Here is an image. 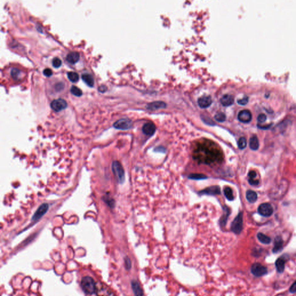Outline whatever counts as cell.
Returning <instances> with one entry per match:
<instances>
[{"mask_svg":"<svg viewBox=\"0 0 296 296\" xmlns=\"http://www.w3.org/2000/svg\"><path fill=\"white\" fill-rule=\"evenodd\" d=\"M194 156L200 163L208 164L220 161L223 158L221 151L210 141L198 143L194 152Z\"/></svg>","mask_w":296,"mask_h":296,"instance_id":"obj_1","label":"cell"},{"mask_svg":"<svg viewBox=\"0 0 296 296\" xmlns=\"http://www.w3.org/2000/svg\"><path fill=\"white\" fill-rule=\"evenodd\" d=\"M81 285L83 292L87 294L92 295L96 292L97 285L92 277L86 276L81 280Z\"/></svg>","mask_w":296,"mask_h":296,"instance_id":"obj_2","label":"cell"},{"mask_svg":"<svg viewBox=\"0 0 296 296\" xmlns=\"http://www.w3.org/2000/svg\"><path fill=\"white\" fill-rule=\"evenodd\" d=\"M288 183L286 181L285 182H283V181L281 182L277 185L275 189L274 190L272 189V191L270 194L271 197L274 199H279L281 197H283L288 190Z\"/></svg>","mask_w":296,"mask_h":296,"instance_id":"obj_3","label":"cell"},{"mask_svg":"<svg viewBox=\"0 0 296 296\" xmlns=\"http://www.w3.org/2000/svg\"><path fill=\"white\" fill-rule=\"evenodd\" d=\"M243 228V215L242 212H239L232 222L231 229L232 232L236 234H239L242 232Z\"/></svg>","mask_w":296,"mask_h":296,"instance_id":"obj_4","label":"cell"},{"mask_svg":"<svg viewBox=\"0 0 296 296\" xmlns=\"http://www.w3.org/2000/svg\"><path fill=\"white\" fill-rule=\"evenodd\" d=\"M112 171L119 183H122L125 181V171L121 164L118 161L112 163Z\"/></svg>","mask_w":296,"mask_h":296,"instance_id":"obj_5","label":"cell"},{"mask_svg":"<svg viewBox=\"0 0 296 296\" xmlns=\"http://www.w3.org/2000/svg\"><path fill=\"white\" fill-rule=\"evenodd\" d=\"M251 272L252 274L256 276V277H261L267 274L268 272L267 269L264 265L260 263H254L251 267Z\"/></svg>","mask_w":296,"mask_h":296,"instance_id":"obj_6","label":"cell"},{"mask_svg":"<svg viewBox=\"0 0 296 296\" xmlns=\"http://www.w3.org/2000/svg\"><path fill=\"white\" fill-rule=\"evenodd\" d=\"M257 210L259 214L264 217L270 216L274 212L273 208L269 203L261 204L258 207Z\"/></svg>","mask_w":296,"mask_h":296,"instance_id":"obj_7","label":"cell"},{"mask_svg":"<svg viewBox=\"0 0 296 296\" xmlns=\"http://www.w3.org/2000/svg\"><path fill=\"white\" fill-rule=\"evenodd\" d=\"M132 123L131 120L129 119H121L117 121H116L114 125V128L122 130H126L131 129L132 127Z\"/></svg>","mask_w":296,"mask_h":296,"instance_id":"obj_8","label":"cell"},{"mask_svg":"<svg viewBox=\"0 0 296 296\" xmlns=\"http://www.w3.org/2000/svg\"><path fill=\"white\" fill-rule=\"evenodd\" d=\"M67 107V103L64 99L59 98L54 100L50 103V107L56 112L64 110Z\"/></svg>","mask_w":296,"mask_h":296,"instance_id":"obj_9","label":"cell"},{"mask_svg":"<svg viewBox=\"0 0 296 296\" xmlns=\"http://www.w3.org/2000/svg\"><path fill=\"white\" fill-rule=\"evenodd\" d=\"M96 294V296H116L111 289L103 284L100 287L97 286Z\"/></svg>","mask_w":296,"mask_h":296,"instance_id":"obj_10","label":"cell"},{"mask_svg":"<svg viewBox=\"0 0 296 296\" xmlns=\"http://www.w3.org/2000/svg\"><path fill=\"white\" fill-rule=\"evenodd\" d=\"M252 118L250 111L248 109H243L240 111L238 114V119L241 122L247 123L251 121Z\"/></svg>","mask_w":296,"mask_h":296,"instance_id":"obj_11","label":"cell"},{"mask_svg":"<svg viewBox=\"0 0 296 296\" xmlns=\"http://www.w3.org/2000/svg\"><path fill=\"white\" fill-rule=\"evenodd\" d=\"M49 206L47 204H43L41 206L39 207L38 210H36L34 216L32 217V220L33 221H36L40 218H41L43 215L45 214L47 210L48 209Z\"/></svg>","mask_w":296,"mask_h":296,"instance_id":"obj_12","label":"cell"},{"mask_svg":"<svg viewBox=\"0 0 296 296\" xmlns=\"http://www.w3.org/2000/svg\"><path fill=\"white\" fill-rule=\"evenodd\" d=\"M200 194H207V195H218L221 194V189L218 186H214L207 189H204L203 190L199 192Z\"/></svg>","mask_w":296,"mask_h":296,"instance_id":"obj_13","label":"cell"},{"mask_svg":"<svg viewBox=\"0 0 296 296\" xmlns=\"http://www.w3.org/2000/svg\"><path fill=\"white\" fill-rule=\"evenodd\" d=\"M212 103V100L210 96H204L198 100V104L201 108L209 107Z\"/></svg>","mask_w":296,"mask_h":296,"instance_id":"obj_14","label":"cell"},{"mask_svg":"<svg viewBox=\"0 0 296 296\" xmlns=\"http://www.w3.org/2000/svg\"><path fill=\"white\" fill-rule=\"evenodd\" d=\"M155 131L156 126L152 122H148L143 126V132L147 136H151L154 135Z\"/></svg>","mask_w":296,"mask_h":296,"instance_id":"obj_15","label":"cell"},{"mask_svg":"<svg viewBox=\"0 0 296 296\" xmlns=\"http://www.w3.org/2000/svg\"><path fill=\"white\" fill-rule=\"evenodd\" d=\"M221 103L225 107H228L232 105L234 102V98L232 95L225 94L221 98Z\"/></svg>","mask_w":296,"mask_h":296,"instance_id":"obj_16","label":"cell"},{"mask_svg":"<svg viewBox=\"0 0 296 296\" xmlns=\"http://www.w3.org/2000/svg\"><path fill=\"white\" fill-rule=\"evenodd\" d=\"M274 248L272 252L274 253H278L283 248V240L280 236L276 237L274 240Z\"/></svg>","mask_w":296,"mask_h":296,"instance_id":"obj_17","label":"cell"},{"mask_svg":"<svg viewBox=\"0 0 296 296\" xmlns=\"http://www.w3.org/2000/svg\"><path fill=\"white\" fill-rule=\"evenodd\" d=\"M80 58V55L78 52H72L67 54L66 59L68 63L72 64H74L76 63Z\"/></svg>","mask_w":296,"mask_h":296,"instance_id":"obj_18","label":"cell"},{"mask_svg":"<svg viewBox=\"0 0 296 296\" xmlns=\"http://www.w3.org/2000/svg\"><path fill=\"white\" fill-rule=\"evenodd\" d=\"M131 286H132V290L136 296H143L142 290L141 287L139 285L138 282L136 281H133L131 282Z\"/></svg>","mask_w":296,"mask_h":296,"instance_id":"obj_19","label":"cell"},{"mask_svg":"<svg viewBox=\"0 0 296 296\" xmlns=\"http://www.w3.org/2000/svg\"><path fill=\"white\" fill-rule=\"evenodd\" d=\"M166 107V103L163 102V101H155L153 102L152 103H149L147 108L149 109H161V108H164Z\"/></svg>","mask_w":296,"mask_h":296,"instance_id":"obj_20","label":"cell"},{"mask_svg":"<svg viewBox=\"0 0 296 296\" xmlns=\"http://www.w3.org/2000/svg\"><path fill=\"white\" fill-rule=\"evenodd\" d=\"M82 80L84 81L85 83H86V85L87 86H89L90 87H93L94 85V81L93 76L89 74H83L82 75Z\"/></svg>","mask_w":296,"mask_h":296,"instance_id":"obj_21","label":"cell"},{"mask_svg":"<svg viewBox=\"0 0 296 296\" xmlns=\"http://www.w3.org/2000/svg\"><path fill=\"white\" fill-rule=\"evenodd\" d=\"M246 198L250 203H254L257 200V194L253 190H248L246 192Z\"/></svg>","mask_w":296,"mask_h":296,"instance_id":"obj_22","label":"cell"},{"mask_svg":"<svg viewBox=\"0 0 296 296\" xmlns=\"http://www.w3.org/2000/svg\"><path fill=\"white\" fill-rule=\"evenodd\" d=\"M250 148L253 150H256L259 148V142L257 136H253L249 140Z\"/></svg>","mask_w":296,"mask_h":296,"instance_id":"obj_23","label":"cell"},{"mask_svg":"<svg viewBox=\"0 0 296 296\" xmlns=\"http://www.w3.org/2000/svg\"><path fill=\"white\" fill-rule=\"evenodd\" d=\"M275 266L277 271L279 273H282L285 270V261L282 258H279L275 262Z\"/></svg>","mask_w":296,"mask_h":296,"instance_id":"obj_24","label":"cell"},{"mask_svg":"<svg viewBox=\"0 0 296 296\" xmlns=\"http://www.w3.org/2000/svg\"><path fill=\"white\" fill-rule=\"evenodd\" d=\"M257 238L259 241L264 244H269L271 243V239L269 237L265 235L261 232H259L257 234Z\"/></svg>","mask_w":296,"mask_h":296,"instance_id":"obj_25","label":"cell"},{"mask_svg":"<svg viewBox=\"0 0 296 296\" xmlns=\"http://www.w3.org/2000/svg\"><path fill=\"white\" fill-rule=\"evenodd\" d=\"M230 209L228 208V207L225 206L224 207V214L223 215V216L221 217V221H220L221 225L222 226H225V225L226 224L228 216L230 215Z\"/></svg>","mask_w":296,"mask_h":296,"instance_id":"obj_26","label":"cell"},{"mask_svg":"<svg viewBox=\"0 0 296 296\" xmlns=\"http://www.w3.org/2000/svg\"><path fill=\"white\" fill-rule=\"evenodd\" d=\"M224 194L225 196L227 198V200L229 201H232L234 200V196H233V193L232 188L230 187H226L224 189Z\"/></svg>","mask_w":296,"mask_h":296,"instance_id":"obj_27","label":"cell"},{"mask_svg":"<svg viewBox=\"0 0 296 296\" xmlns=\"http://www.w3.org/2000/svg\"><path fill=\"white\" fill-rule=\"evenodd\" d=\"M11 74L12 78L16 81H18L20 78L21 75H22V72L17 68H14L11 71Z\"/></svg>","mask_w":296,"mask_h":296,"instance_id":"obj_28","label":"cell"},{"mask_svg":"<svg viewBox=\"0 0 296 296\" xmlns=\"http://www.w3.org/2000/svg\"><path fill=\"white\" fill-rule=\"evenodd\" d=\"M68 79L72 82H77L79 80V75L75 72H68L67 73Z\"/></svg>","mask_w":296,"mask_h":296,"instance_id":"obj_29","label":"cell"},{"mask_svg":"<svg viewBox=\"0 0 296 296\" xmlns=\"http://www.w3.org/2000/svg\"><path fill=\"white\" fill-rule=\"evenodd\" d=\"M71 92L73 95L76 97H81L82 96V91L78 87L72 86L71 88Z\"/></svg>","mask_w":296,"mask_h":296,"instance_id":"obj_30","label":"cell"},{"mask_svg":"<svg viewBox=\"0 0 296 296\" xmlns=\"http://www.w3.org/2000/svg\"><path fill=\"white\" fill-rule=\"evenodd\" d=\"M189 178L194 180H201V179H207V176L203 174H192L189 176Z\"/></svg>","mask_w":296,"mask_h":296,"instance_id":"obj_31","label":"cell"},{"mask_svg":"<svg viewBox=\"0 0 296 296\" xmlns=\"http://www.w3.org/2000/svg\"><path fill=\"white\" fill-rule=\"evenodd\" d=\"M215 119L216 121H219V122H223L225 121L226 116L224 113L218 112L215 115Z\"/></svg>","mask_w":296,"mask_h":296,"instance_id":"obj_32","label":"cell"},{"mask_svg":"<svg viewBox=\"0 0 296 296\" xmlns=\"http://www.w3.org/2000/svg\"><path fill=\"white\" fill-rule=\"evenodd\" d=\"M247 142L245 137H241L238 141V146L240 149H243L246 147Z\"/></svg>","mask_w":296,"mask_h":296,"instance_id":"obj_33","label":"cell"},{"mask_svg":"<svg viewBox=\"0 0 296 296\" xmlns=\"http://www.w3.org/2000/svg\"><path fill=\"white\" fill-rule=\"evenodd\" d=\"M61 64H62V61L59 57H55L53 59L52 65L54 68H59Z\"/></svg>","mask_w":296,"mask_h":296,"instance_id":"obj_34","label":"cell"},{"mask_svg":"<svg viewBox=\"0 0 296 296\" xmlns=\"http://www.w3.org/2000/svg\"><path fill=\"white\" fill-rule=\"evenodd\" d=\"M248 101H249V98L248 96H245L243 97L242 98H240V99H238L237 100V103L239 105H246V103H248Z\"/></svg>","mask_w":296,"mask_h":296,"instance_id":"obj_35","label":"cell"},{"mask_svg":"<svg viewBox=\"0 0 296 296\" xmlns=\"http://www.w3.org/2000/svg\"><path fill=\"white\" fill-rule=\"evenodd\" d=\"M267 120V116L264 114H260L257 116V121L260 123H263Z\"/></svg>","mask_w":296,"mask_h":296,"instance_id":"obj_36","label":"cell"},{"mask_svg":"<svg viewBox=\"0 0 296 296\" xmlns=\"http://www.w3.org/2000/svg\"><path fill=\"white\" fill-rule=\"evenodd\" d=\"M43 73L44 75L46 76L47 77H50L53 74V72L49 68L45 69L43 70Z\"/></svg>","mask_w":296,"mask_h":296,"instance_id":"obj_37","label":"cell"},{"mask_svg":"<svg viewBox=\"0 0 296 296\" xmlns=\"http://www.w3.org/2000/svg\"><path fill=\"white\" fill-rule=\"evenodd\" d=\"M257 176L256 172L254 171H250L248 174V176H249V180H253L255 179L256 177Z\"/></svg>","mask_w":296,"mask_h":296,"instance_id":"obj_38","label":"cell"},{"mask_svg":"<svg viewBox=\"0 0 296 296\" xmlns=\"http://www.w3.org/2000/svg\"><path fill=\"white\" fill-rule=\"evenodd\" d=\"M125 265H126V267L127 269V270H129L131 268V261L129 259L128 257L126 258L125 259Z\"/></svg>","mask_w":296,"mask_h":296,"instance_id":"obj_39","label":"cell"},{"mask_svg":"<svg viewBox=\"0 0 296 296\" xmlns=\"http://www.w3.org/2000/svg\"><path fill=\"white\" fill-rule=\"evenodd\" d=\"M290 292L292 293H294L296 292V281L293 283L292 285L290 286L289 289Z\"/></svg>","mask_w":296,"mask_h":296,"instance_id":"obj_40","label":"cell"},{"mask_svg":"<svg viewBox=\"0 0 296 296\" xmlns=\"http://www.w3.org/2000/svg\"><path fill=\"white\" fill-rule=\"evenodd\" d=\"M107 87L105 86H104V85H102V86H100V87H99V91H100V92H101V93L105 92L107 90Z\"/></svg>","mask_w":296,"mask_h":296,"instance_id":"obj_41","label":"cell"},{"mask_svg":"<svg viewBox=\"0 0 296 296\" xmlns=\"http://www.w3.org/2000/svg\"><path fill=\"white\" fill-rule=\"evenodd\" d=\"M155 150H156V152H165V149H164V148L160 146V147H158V148H157L155 149Z\"/></svg>","mask_w":296,"mask_h":296,"instance_id":"obj_42","label":"cell"}]
</instances>
